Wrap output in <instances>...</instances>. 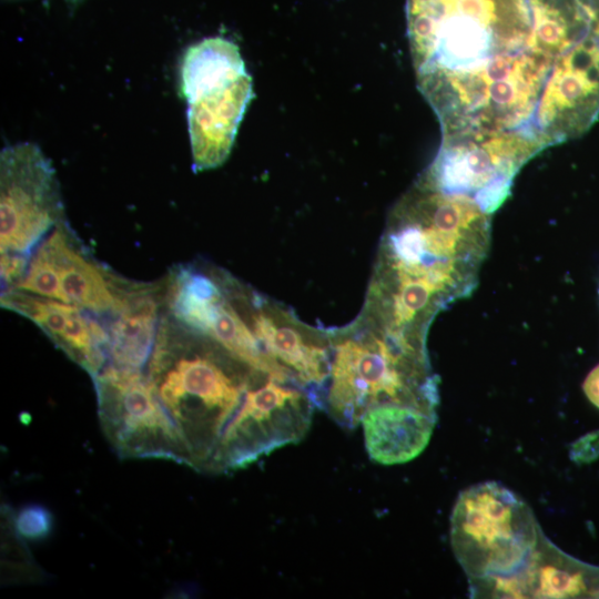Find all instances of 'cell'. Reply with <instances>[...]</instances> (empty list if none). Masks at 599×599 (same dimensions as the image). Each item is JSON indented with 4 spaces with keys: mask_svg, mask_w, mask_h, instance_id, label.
Returning <instances> with one entry per match:
<instances>
[{
    "mask_svg": "<svg viewBox=\"0 0 599 599\" xmlns=\"http://www.w3.org/2000/svg\"><path fill=\"white\" fill-rule=\"evenodd\" d=\"M406 19L441 143L530 160L549 146L552 99L599 59L580 0H406Z\"/></svg>",
    "mask_w": 599,
    "mask_h": 599,
    "instance_id": "obj_1",
    "label": "cell"
},
{
    "mask_svg": "<svg viewBox=\"0 0 599 599\" xmlns=\"http://www.w3.org/2000/svg\"><path fill=\"white\" fill-rule=\"evenodd\" d=\"M143 372L170 423L179 463L227 473L294 443L288 417L257 387L273 376L164 309Z\"/></svg>",
    "mask_w": 599,
    "mask_h": 599,
    "instance_id": "obj_2",
    "label": "cell"
},
{
    "mask_svg": "<svg viewBox=\"0 0 599 599\" xmlns=\"http://www.w3.org/2000/svg\"><path fill=\"white\" fill-rule=\"evenodd\" d=\"M490 216L471 197L418 177L389 215L370 282L423 286L446 307L467 297L489 247Z\"/></svg>",
    "mask_w": 599,
    "mask_h": 599,
    "instance_id": "obj_3",
    "label": "cell"
},
{
    "mask_svg": "<svg viewBox=\"0 0 599 599\" xmlns=\"http://www.w3.org/2000/svg\"><path fill=\"white\" fill-rule=\"evenodd\" d=\"M329 332L332 364L324 408L345 428H355L369 409L404 404L436 412L438 379L426 339L377 327L359 317Z\"/></svg>",
    "mask_w": 599,
    "mask_h": 599,
    "instance_id": "obj_4",
    "label": "cell"
},
{
    "mask_svg": "<svg viewBox=\"0 0 599 599\" xmlns=\"http://www.w3.org/2000/svg\"><path fill=\"white\" fill-rule=\"evenodd\" d=\"M542 536L525 501L495 481L464 490L451 514V548L474 593L520 571Z\"/></svg>",
    "mask_w": 599,
    "mask_h": 599,
    "instance_id": "obj_5",
    "label": "cell"
},
{
    "mask_svg": "<svg viewBox=\"0 0 599 599\" xmlns=\"http://www.w3.org/2000/svg\"><path fill=\"white\" fill-rule=\"evenodd\" d=\"M240 285L220 270L182 265L167 281L165 311L182 326L213 339L255 369L296 382L263 351L243 312Z\"/></svg>",
    "mask_w": 599,
    "mask_h": 599,
    "instance_id": "obj_6",
    "label": "cell"
},
{
    "mask_svg": "<svg viewBox=\"0 0 599 599\" xmlns=\"http://www.w3.org/2000/svg\"><path fill=\"white\" fill-rule=\"evenodd\" d=\"M64 220L55 171L40 148L30 142L4 148L0 154L1 254L31 256Z\"/></svg>",
    "mask_w": 599,
    "mask_h": 599,
    "instance_id": "obj_7",
    "label": "cell"
},
{
    "mask_svg": "<svg viewBox=\"0 0 599 599\" xmlns=\"http://www.w3.org/2000/svg\"><path fill=\"white\" fill-rule=\"evenodd\" d=\"M92 378L103 432L122 457L177 461L170 423L143 370L105 365Z\"/></svg>",
    "mask_w": 599,
    "mask_h": 599,
    "instance_id": "obj_8",
    "label": "cell"
},
{
    "mask_svg": "<svg viewBox=\"0 0 599 599\" xmlns=\"http://www.w3.org/2000/svg\"><path fill=\"white\" fill-rule=\"evenodd\" d=\"M241 305L265 354L285 368L323 408L332 364L328 331L303 325L287 309L242 287Z\"/></svg>",
    "mask_w": 599,
    "mask_h": 599,
    "instance_id": "obj_9",
    "label": "cell"
},
{
    "mask_svg": "<svg viewBox=\"0 0 599 599\" xmlns=\"http://www.w3.org/2000/svg\"><path fill=\"white\" fill-rule=\"evenodd\" d=\"M38 246L55 270L60 301L73 304L102 322L125 306L140 283L123 278L95 261L65 220Z\"/></svg>",
    "mask_w": 599,
    "mask_h": 599,
    "instance_id": "obj_10",
    "label": "cell"
},
{
    "mask_svg": "<svg viewBox=\"0 0 599 599\" xmlns=\"http://www.w3.org/2000/svg\"><path fill=\"white\" fill-rule=\"evenodd\" d=\"M1 306L33 322L92 377L108 363V333L97 316L69 303L17 288L2 290Z\"/></svg>",
    "mask_w": 599,
    "mask_h": 599,
    "instance_id": "obj_11",
    "label": "cell"
},
{
    "mask_svg": "<svg viewBox=\"0 0 599 599\" xmlns=\"http://www.w3.org/2000/svg\"><path fill=\"white\" fill-rule=\"evenodd\" d=\"M252 98V78L246 72L211 83L186 100L195 172L211 170L224 163Z\"/></svg>",
    "mask_w": 599,
    "mask_h": 599,
    "instance_id": "obj_12",
    "label": "cell"
},
{
    "mask_svg": "<svg viewBox=\"0 0 599 599\" xmlns=\"http://www.w3.org/2000/svg\"><path fill=\"white\" fill-rule=\"evenodd\" d=\"M478 595L493 597H599V568L570 558L542 536L527 565L514 576L495 581Z\"/></svg>",
    "mask_w": 599,
    "mask_h": 599,
    "instance_id": "obj_13",
    "label": "cell"
},
{
    "mask_svg": "<svg viewBox=\"0 0 599 599\" xmlns=\"http://www.w3.org/2000/svg\"><path fill=\"white\" fill-rule=\"evenodd\" d=\"M162 308V284L140 282L125 306L102 322L108 333L106 365L144 369L155 344Z\"/></svg>",
    "mask_w": 599,
    "mask_h": 599,
    "instance_id": "obj_14",
    "label": "cell"
},
{
    "mask_svg": "<svg viewBox=\"0 0 599 599\" xmlns=\"http://www.w3.org/2000/svg\"><path fill=\"white\" fill-rule=\"evenodd\" d=\"M436 412L404 404L376 406L363 416L365 447L369 457L383 465L416 458L432 437Z\"/></svg>",
    "mask_w": 599,
    "mask_h": 599,
    "instance_id": "obj_15",
    "label": "cell"
},
{
    "mask_svg": "<svg viewBox=\"0 0 599 599\" xmlns=\"http://www.w3.org/2000/svg\"><path fill=\"white\" fill-rule=\"evenodd\" d=\"M49 511L41 506H28L21 509L17 518V528L29 539H41L51 530Z\"/></svg>",
    "mask_w": 599,
    "mask_h": 599,
    "instance_id": "obj_16",
    "label": "cell"
},
{
    "mask_svg": "<svg viewBox=\"0 0 599 599\" xmlns=\"http://www.w3.org/2000/svg\"><path fill=\"white\" fill-rule=\"evenodd\" d=\"M583 389L587 397L599 407V366H597L586 378Z\"/></svg>",
    "mask_w": 599,
    "mask_h": 599,
    "instance_id": "obj_17",
    "label": "cell"
},
{
    "mask_svg": "<svg viewBox=\"0 0 599 599\" xmlns=\"http://www.w3.org/2000/svg\"><path fill=\"white\" fill-rule=\"evenodd\" d=\"M586 6L595 27L599 31V0H582Z\"/></svg>",
    "mask_w": 599,
    "mask_h": 599,
    "instance_id": "obj_18",
    "label": "cell"
},
{
    "mask_svg": "<svg viewBox=\"0 0 599 599\" xmlns=\"http://www.w3.org/2000/svg\"><path fill=\"white\" fill-rule=\"evenodd\" d=\"M69 3H78L80 2L81 0H67Z\"/></svg>",
    "mask_w": 599,
    "mask_h": 599,
    "instance_id": "obj_19",
    "label": "cell"
}]
</instances>
